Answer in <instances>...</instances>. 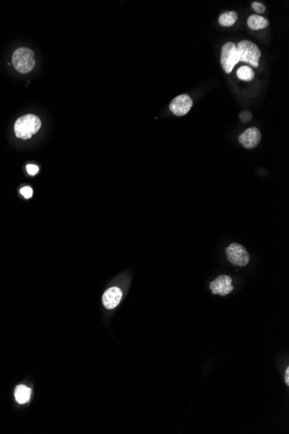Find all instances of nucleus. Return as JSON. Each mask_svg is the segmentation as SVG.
<instances>
[{
  "label": "nucleus",
  "mask_w": 289,
  "mask_h": 434,
  "mask_svg": "<svg viewBox=\"0 0 289 434\" xmlns=\"http://www.w3.org/2000/svg\"><path fill=\"white\" fill-rule=\"evenodd\" d=\"M261 138H262V135L258 129L249 128L239 136L238 141L244 148L251 149L255 148L260 143Z\"/></svg>",
  "instance_id": "6e6552de"
},
{
  "label": "nucleus",
  "mask_w": 289,
  "mask_h": 434,
  "mask_svg": "<svg viewBox=\"0 0 289 434\" xmlns=\"http://www.w3.org/2000/svg\"><path fill=\"white\" fill-rule=\"evenodd\" d=\"M20 193L25 199H30L33 195V190L30 187H25V188H21Z\"/></svg>",
  "instance_id": "4468645a"
},
{
  "label": "nucleus",
  "mask_w": 289,
  "mask_h": 434,
  "mask_svg": "<svg viewBox=\"0 0 289 434\" xmlns=\"http://www.w3.org/2000/svg\"><path fill=\"white\" fill-rule=\"evenodd\" d=\"M239 62V57L237 54V45L235 43L229 42L225 43L222 48L221 65L225 72L230 74L233 71L235 65Z\"/></svg>",
  "instance_id": "20e7f679"
},
{
  "label": "nucleus",
  "mask_w": 289,
  "mask_h": 434,
  "mask_svg": "<svg viewBox=\"0 0 289 434\" xmlns=\"http://www.w3.org/2000/svg\"><path fill=\"white\" fill-rule=\"evenodd\" d=\"M237 13L236 12H227V13H223L219 17V24L222 26L229 27L231 25H234L235 23L237 20Z\"/></svg>",
  "instance_id": "f8f14e48"
},
{
  "label": "nucleus",
  "mask_w": 289,
  "mask_h": 434,
  "mask_svg": "<svg viewBox=\"0 0 289 434\" xmlns=\"http://www.w3.org/2000/svg\"><path fill=\"white\" fill-rule=\"evenodd\" d=\"M40 128V119L35 114H29L16 120L14 131L18 138L28 140L36 135Z\"/></svg>",
  "instance_id": "f257e3e1"
},
{
  "label": "nucleus",
  "mask_w": 289,
  "mask_h": 434,
  "mask_svg": "<svg viewBox=\"0 0 289 434\" xmlns=\"http://www.w3.org/2000/svg\"><path fill=\"white\" fill-rule=\"evenodd\" d=\"M237 75L240 80L247 81V82L253 80V78L255 77V72L249 66L240 67L237 70Z\"/></svg>",
  "instance_id": "ddd939ff"
},
{
  "label": "nucleus",
  "mask_w": 289,
  "mask_h": 434,
  "mask_svg": "<svg viewBox=\"0 0 289 434\" xmlns=\"http://www.w3.org/2000/svg\"><path fill=\"white\" fill-rule=\"evenodd\" d=\"M269 23L267 19H265L262 16L251 15L248 19V26L251 30H260L268 27Z\"/></svg>",
  "instance_id": "9b49d317"
},
{
  "label": "nucleus",
  "mask_w": 289,
  "mask_h": 434,
  "mask_svg": "<svg viewBox=\"0 0 289 434\" xmlns=\"http://www.w3.org/2000/svg\"><path fill=\"white\" fill-rule=\"evenodd\" d=\"M14 68L22 74H27L34 69L36 65L35 54L28 48H19L13 55Z\"/></svg>",
  "instance_id": "f03ea898"
},
{
  "label": "nucleus",
  "mask_w": 289,
  "mask_h": 434,
  "mask_svg": "<svg viewBox=\"0 0 289 434\" xmlns=\"http://www.w3.org/2000/svg\"><path fill=\"white\" fill-rule=\"evenodd\" d=\"M231 283L232 279L230 276L222 275L209 283V288L214 295L219 294L222 296H227L234 289Z\"/></svg>",
  "instance_id": "0eeeda50"
},
{
  "label": "nucleus",
  "mask_w": 289,
  "mask_h": 434,
  "mask_svg": "<svg viewBox=\"0 0 289 434\" xmlns=\"http://www.w3.org/2000/svg\"><path fill=\"white\" fill-rule=\"evenodd\" d=\"M237 49L239 62L247 63L254 67H258L261 51L256 44L250 41H241L237 45Z\"/></svg>",
  "instance_id": "7ed1b4c3"
},
{
  "label": "nucleus",
  "mask_w": 289,
  "mask_h": 434,
  "mask_svg": "<svg viewBox=\"0 0 289 434\" xmlns=\"http://www.w3.org/2000/svg\"><path fill=\"white\" fill-rule=\"evenodd\" d=\"M230 263L236 266H246L249 262V255L246 249L239 243H231L226 249Z\"/></svg>",
  "instance_id": "39448f33"
},
{
  "label": "nucleus",
  "mask_w": 289,
  "mask_h": 434,
  "mask_svg": "<svg viewBox=\"0 0 289 434\" xmlns=\"http://www.w3.org/2000/svg\"><path fill=\"white\" fill-rule=\"evenodd\" d=\"M31 389L25 385H19L15 388L16 401L19 404H25L31 399Z\"/></svg>",
  "instance_id": "9d476101"
},
{
  "label": "nucleus",
  "mask_w": 289,
  "mask_h": 434,
  "mask_svg": "<svg viewBox=\"0 0 289 434\" xmlns=\"http://www.w3.org/2000/svg\"><path fill=\"white\" fill-rule=\"evenodd\" d=\"M240 118L243 120V121L246 122L251 118V114L249 112H243V113H241Z\"/></svg>",
  "instance_id": "f3484780"
},
{
  "label": "nucleus",
  "mask_w": 289,
  "mask_h": 434,
  "mask_svg": "<svg viewBox=\"0 0 289 434\" xmlns=\"http://www.w3.org/2000/svg\"><path fill=\"white\" fill-rule=\"evenodd\" d=\"M193 102L187 94H183L172 100L170 104V109L173 114L178 116H183L191 110Z\"/></svg>",
  "instance_id": "423d86ee"
},
{
  "label": "nucleus",
  "mask_w": 289,
  "mask_h": 434,
  "mask_svg": "<svg viewBox=\"0 0 289 434\" xmlns=\"http://www.w3.org/2000/svg\"><path fill=\"white\" fill-rule=\"evenodd\" d=\"M26 169H27V172L30 175L34 176L37 174L38 171H39V167L38 166H36V165H32V164H30V165H27L26 166Z\"/></svg>",
  "instance_id": "2eb2a0df"
},
{
  "label": "nucleus",
  "mask_w": 289,
  "mask_h": 434,
  "mask_svg": "<svg viewBox=\"0 0 289 434\" xmlns=\"http://www.w3.org/2000/svg\"><path fill=\"white\" fill-rule=\"evenodd\" d=\"M251 7H252L253 10L257 13H263L265 12L264 6L262 4L259 3V2H254Z\"/></svg>",
  "instance_id": "dca6fc26"
},
{
  "label": "nucleus",
  "mask_w": 289,
  "mask_h": 434,
  "mask_svg": "<svg viewBox=\"0 0 289 434\" xmlns=\"http://www.w3.org/2000/svg\"><path fill=\"white\" fill-rule=\"evenodd\" d=\"M122 298V291L118 287H111L107 289L102 296V302L106 308L113 309L120 303Z\"/></svg>",
  "instance_id": "1a4fd4ad"
},
{
  "label": "nucleus",
  "mask_w": 289,
  "mask_h": 434,
  "mask_svg": "<svg viewBox=\"0 0 289 434\" xmlns=\"http://www.w3.org/2000/svg\"><path fill=\"white\" fill-rule=\"evenodd\" d=\"M285 382H286V385H289V367L286 368V371H285Z\"/></svg>",
  "instance_id": "a211bd4d"
}]
</instances>
